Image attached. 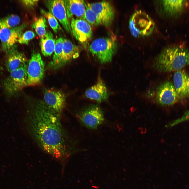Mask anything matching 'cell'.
Here are the masks:
<instances>
[{"label":"cell","instance_id":"obj_10","mask_svg":"<svg viewBox=\"0 0 189 189\" xmlns=\"http://www.w3.org/2000/svg\"><path fill=\"white\" fill-rule=\"evenodd\" d=\"M89 4L101 21L102 25L107 27L111 25L114 19L115 11L110 2L104 1Z\"/></svg>","mask_w":189,"mask_h":189},{"label":"cell","instance_id":"obj_22","mask_svg":"<svg viewBox=\"0 0 189 189\" xmlns=\"http://www.w3.org/2000/svg\"><path fill=\"white\" fill-rule=\"evenodd\" d=\"M20 22L19 17L12 14L0 19V30L5 28H12L18 25Z\"/></svg>","mask_w":189,"mask_h":189},{"label":"cell","instance_id":"obj_19","mask_svg":"<svg viewBox=\"0 0 189 189\" xmlns=\"http://www.w3.org/2000/svg\"><path fill=\"white\" fill-rule=\"evenodd\" d=\"M185 0H163L160 2L162 9L170 16L179 15L182 12L185 5Z\"/></svg>","mask_w":189,"mask_h":189},{"label":"cell","instance_id":"obj_14","mask_svg":"<svg viewBox=\"0 0 189 189\" xmlns=\"http://www.w3.org/2000/svg\"><path fill=\"white\" fill-rule=\"evenodd\" d=\"M173 85L180 100L189 96V75L183 69L175 71L173 77Z\"/></svg>","mask_w":189,"mask_h":189},{"label":"cell","instance_id":"obj_16","mask_svg":"<svg viewBox=\"0 0 189 189\" xmlns=\"http://www.w3.org/2000/svg\"><path fill=\"white\" fill-rule=\"evenodd\" d=\"M85 95L87 98L99 103L106 100L108 97L105 85L101 79H99L96 83L86 90Z\"/></svg>","mask_w":189,"mask_h":189},{"label":"cell","instance_id":"obj_15","mask_svg":"<svg viewBox=\"0 0 189 189\" xmlns=\"http://www.w3.org/2000/svg\"><path fill=\"white\" fill-rule=\"evenodd\" d=\"M6 54L5 65L9 73L27 64L25 55L18 50L15 45Z\"/></svg>","mask_w":189,"mask_h":189},{"label":"cell","instance_id":"obj_7","mask_svg":"<svg viewBox=\"0 0 189 189\" xmlns=\"http://www.w3.org/2000/svg\"><path fill=\"white\" fill-rule=\"evenodd\" d=\"M44 63L40 54L33 52L27 65V86L40 83L44 76Z\"/></svg>","mask_w":189,"mask_h":189},{"label":"cell","instance_id":"obj_12","mask_svg":"<svg viewBox=\"0 0 189 189\" xmlns=\"http://www.w3.org/2000/svg\"><path fill=\"white\" fill-rule=\"evenodd\" d=\"M49 12L57 18L68 33L71 32L70 24L67 16L64 0H48L45 2Z\"/></svg>","mask_w":189,"mask_h":189},{"label":"cell","instance_id":"obj_21","mask_svg":"<svg viewBox=\"0 0 189 189\" xmlns=\"http://www.w3.org/2000/svg\"><path fill=\"white\" fill-rule=\"evenodd\" d=\"M63 55L66 63L72 59L76 58L79 55L78 47L68 39L63 38Z\"/></svg>","mask_w":189,"mask_h":189},{"label":"cell","instance_id":"obj_29","mask_svg":"<svg viewBox=\"0 0 189 189\" xmlns=\"http://www.w3.org/2000/svg\"><path fill=\"white\" fill-rule=\"evenodd\" d=\"M188 97H189V96Z\"/></svg>","mask_w":189,"mask_h":189},{"label":"cell","instance_id":"obj_28","mask_svg":"<svg viewBox=\"0 0 189 189\" xmlns=\"http://www.w3.org/2000/svg\"><path fill=\"white\" fill-rule=\"evenodd\" d=\"M39 1L34 0H23L21 1V2L25 6L31 8L36 5Z\"/></svg>","mask_w":189,"mask_h":189},{"label":"cell","instance_id":"obj_5","mask_svg":"<svg viewBox=\"0 0 189 189\" xmlns=\"http://www.w3.org/2000/svg\"><path fill=\"white\" fill-rule=\"evenodd\" d=\"M27 64L9 73L3 80V89L8 97H12L25 86L27 80Z\"/></svg>","mask_w":189,"mask_h":189},{"label":"cell","instance_id":"obj_13","mask_svg":"<svg viewBox=\"0 0 189 189\" xmlns=\"http://www.w3.org/2000/svg\"><path fill=\"white\" fill-rule=\"evenodd\" d=\"M44 98L48 106L61 114L66 105L65 96L63 92L55 89L46 90L44 94Z\"/></svg>","mask_w":189,"mask_h":189},{"label":"cell","instance_id":"obj_11","mask_svg":"<svg viewBox=\"0 0 189 189\" xmlns=\"http://www.w3.org/2000/svg\"><path fill=\"white\" fill-rule=\"evenodd\" d=\"M70 24L73 36L80 42L86 43L91 39L92 34V29L86 20L72 18Z\"/></svg>","mask_w":189,"mask_h":189},{"label":"cell","instance_id":"obj_1","mask_svg":"<svg viewBox=\"0 0 189 189\" xmlns=\"http://www.w3.org/2000/svg\"><path fill=\"white\" fill-rule=\"evenodd\" d=\"M61 115L44 101H30L24 122L28 134L41 149L63 161L73 153L74 148L61 123Z\"/></svg>","mask_w":189,"mask_h":189},{"label":"cell","instance_id":"obj_25","mask_svg":"<svg viewBox=\"0 0 189 189\" xmlns=\"http://www.w3.org/2000/svg\"><path fill=\"white\" fill-rule=\"evenodd\" d=\"M40 11L47 19L49 23L54 32L57 33L61 28L56 18L49 12L43 9H41Z\"/></svg>","mask_w":189,"mask_h":189},{"label":"cell","instance_id":"obj_2","mask_svg":"<svg viewBox=\"0 0 189 189\" xmlns=\"http://www.w3.org/2000/svg\"><path fill=\"white\" fill-rule=\"evenodd\" d=\"M189 65V50L177 46L164 49L155 59L152 66L158 71L166 72L176 71Z\"/></svg>","mask_w":189,"mask_h":189},{"label":"cell","instance_id":"obj_24","mask_svg":"<svg viewBox=\"0 0 189 189\" xmlns=\"http://www.w3.org/2000/svg\"><path fill=\"white\" fill-rule=\"evenodd\" d=\"M32 27L37 34L42 37L46 33L47 25L45 18L43 16L39 17L33 23Z\"/></svg>","mask_w":189,"mask_h":189},{"label":"cell","instance_id":"obj_9","mask_svg":"<svg viewBox=\"0 0 189 189\" xmlns=\"http://www.w3.org/2000/svg\"><path fill=\"white\" fill-rule=\"evenodd\" d=\"M26 26V24L23 23L14 27L0 30V40L3 52L6 53L15 45Z\"/></svg>","mask_w":189,"mask_h":189},{"label":"cell","instance_id":"obj_23","mask_svg":"<svg viewBox=\"0 0 189 189\" xmlns=\"http://www.w3.org/2000/svg\"><path fill=\"white\" fill-rule=\"evenodd\" d=\"M86 7L84 20L87 21L90 25L93 26H97L102 25L101 21L91 9L89 3H86Z\"/></svg>","mask_w":189,"mask_h":189},{"label":"cell","instance_id":"obj_18","mask_svg":"<svg viewBox=\"0 0 189 189\" xmlns=\"http://www.w3.org/2000/svg\"><path fill=\"white\" fill-rule=\"evenodd\" d=\"M63 38L60 37L56 40L52 60L48 65V67L49 69L53 70L57 69L66 64L63 57Z\"/></svg>","mask_w":189,"mask_h":189},{"label":"cell","instance_id":"obj_20","mask_svg":"<svg viewBox=\"0 0 189 189\" xmlns=\"http://www.w3.org/2000/svg\"><path fill=\"white\" fill-rule=\"evenodd\" d=\"M56 40L52 33L48 31L41 37L40 45L42 53L46 57L51 56L54 51Z\"/></svg>","mask_w":189,"mask_h":189},{"label":"cell","instance_id":"obj_8","mask_svg":"<svg viewBox=\"0 0 189 189\" xmlns=\"http://www.w3.org/2000/svg\"><path fill=\"white\" fill-rule=\"evenodd\" d=\"M180 100L173 84L167 81L158 88L156 94L158 104L162 106H170L175 104Z\"/></svg>","mask_w":189,"mask_h":189},{"label":"cell","instance_id":"obj_3","mask_svg":"<svg viewBox=\"0 0 189 189\" xmlns=\"http://www.w3.org/2000/svg\"><path fill=\"white\" fill-rule=\"evenodd\" d=\"M117 49V43L109 37L100 38L94 40L89 46L92 54L102 63L111 61Z\"/></svg>","mask_w":189,"mask_h":189},{"label":"cell","instance_id":"obj_17","mask_svg":"<svg viewBox=\"0 0 189 189\" xmlns=\"http://www.w3.org/2000/svg\"><path fill=\"white\" fill-rule=\"evenodd\" d=\"M67 16L70 18L75 16L79 19L84 20L85 12L86 3L82 0H64Z\"/></svg>","mask_w":189,"mask_h":189},{"label":"cell","instance_id":"obj_26","mask_svg":"<svg viewBox=\"0 0 189 189\" xmlns=\"http://www.w3.org/2000/svg\"><path fill=\"white\" fill-rule=\"evenodd\" d=\"M35 36V34L33 31L30 30L27 31L22 34L19 39L18 42L20 44L27 45L30 41Z\"/></svg>","mask_w":189,"mask_h":189},{"label":"cell","instance_id":"obj_4","mask_svg":"<svg viewBox=\"0 0 189 189\" xmlns=\"http://www.w3.org/2000/svg\"><path fill=\"white\" fill-rule=\"evenodd\" d=\"M155 27V23L151 18L141 10L135 12L129 21L130 33L135 37L149 36L153 32Z\"/></svg>","mask_w":189,"mask_h":189},{"label":"cell","instance_id":"obj_6","mask_svg":"<svg viewBox=\"0 0 189 189\" xmlns=\"http://www.w3.org/2000/svg\"><path fill=\"white\" fill-rule=\"evenodd\" d=\"M77 116L82 125L92 129H96L104 120L102 109L98 106L94 105L83 108L78 113Z\"/></svg>","mask_w":189,"mask_h":189},{"label":"cell","instance_id":"obj_27","mask_svg":"<svg viewBox=\"0 0 189 189\" xmlns=\"http://www.w3.org/2000/svg\"><path fill=\"white\" fill-rule=\"evenodd\" d=\"M188 120H189V110L186 111L180 118L170 123L166 126L168 127H172L178 124Z\"/></svg>","mask_w":189,"mask_h":189}]
</instances>
